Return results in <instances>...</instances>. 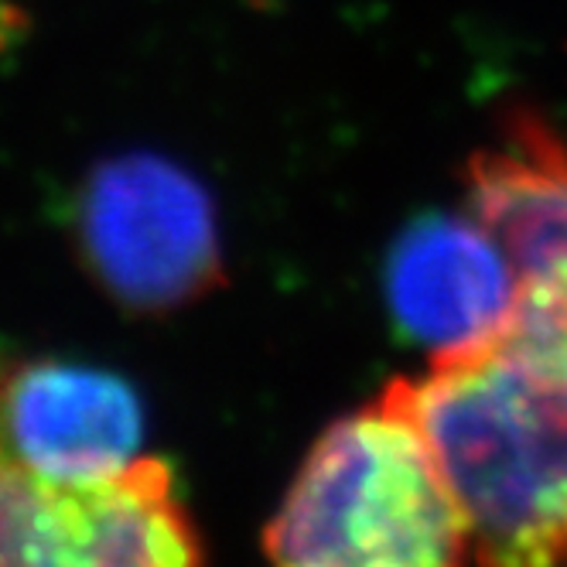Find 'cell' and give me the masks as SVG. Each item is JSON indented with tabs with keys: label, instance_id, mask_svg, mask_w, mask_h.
<instances>
[{
	"label": "cell",
	"instance_id": "6da1fadb",
	"mask_svg": "<svg viewBox=\"0 0 567 567\" xmlns=\"http://www.w3.org/2000/svg\"><path fill=\"white\" fill-rule=\"evenodd\" d=\"M383 396L424 434L478 564H567V332L516 326Z\"/></svg>",
	"mask_w": 567,
	"mask_h": 567
},
{
	"label": "cell",
	"instance_id": "7a4b0ae2",
	"mask_svg": "<svg viewBox=\"0 0 567 567\" xmlns=\"http://www.w3.org/2000/svg\"><path fill=\"white\" fill-rule=\"evenodd\" d=\"M264 554L301 567L472 560L462 513L424 434L386 396L318 437L267 523Z\"/></svg>",
	"mask_w": 567,
	"mask_h": 567
},
{
	"label": "cell",
	"instance_id": "3957f363",
	"mask_svg": "<svg viewBox=\"0 0 567 567\" xmlns=\"http://www.w3.org/2000/svg\"><path fill=\"white\" fill-rule=\"evenodd\" d=\"M79 247L103 288L137 311L209 295L223 274L213 202L165 157L100 165L79 195Z\"/></svg>",
	"mask_w": 567,
	"mask_h": 567
},
{
	"label": "cell",
	"instance_id": "277c9868",
	"mask_svg": "<svg viewBox=\"0 0 567 567\" xmlns=\"http://www.w3.org/2000/svg\"><path fill=\"white\" fill-rule=\"evenodd\" d=\"M465 206L516 274V318L567 332V141L513 110L499 141L465 161Z\"/></svg>",
	"mask_w": 567,
	"mask_h": 567
},
{
	"label": "cell",
	"instance_id": "5b68a950",
	"mask_svg": "<svg viewBox=\"0 0 567 567\" xmlns=\"http://www.w3.org/2000/svg\"><path fill=\"white\" fill-rule=\"evenodd\" d=\"M386 305L403 336L444 359L503 339L516 326L519 284L496 239L468 213H431L393 243Z\"/></svg>",
	"mask_w": 567,
	"mask_h": 567
},
{
	"label": "cell",
	"instance_id": "8992f818",
	"mask_svg": "<svg viewBox=\"0 0 567 567\" xmlns=\"http://www.w3.org/2000/svg\"><path fill=\"white\" fill-rule=\"evenodd\" d=\"M144 437V408L127 380L38 359L0 362V452L59 485L124 468Z\"/></svg>",
	"mask_w": 567,
	"mask_h": 567
},
{
	"label": "cell",
	"instance_id": "52a82bcc",
	"mask_svg": "<svg viewBox=\"0 0 567 567\" xmlns=\"http://www.w3.org/2000/svg\"><path fill=\"white\" fill-rule=\"evenodd\" d=\"M72 564L161 567L206 560L198 526L165 458L127 462L106 478L65 485Z\"/></svg>",
	"mask_w": 567,
	"mask_h": 567
},
{
	"label": "cell",
	"instance_id": "ba28073f",
	"mask_svg": "<svg viewBox=\"0 0 567 567\" xmlns=\"http://www.w3.org/2000/svg\"><path fill=\"white\" fill-rule=\"evenodd\" d=\"M0 564H72L65 485L0 452Z\"/></svg>",
	"mask_w": 567,
	"mask_h": 567
}]
</instances>
